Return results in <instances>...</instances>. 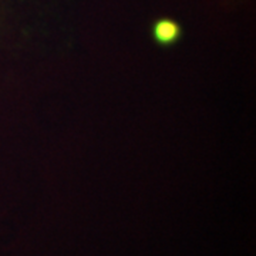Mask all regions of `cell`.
Masks as SVG:
<instances>
[{
	"label": "cell",
	"mask_w": 256,
	"mask_h": 256,
	"mask_svg": "<svg viewBox=\"0 0 256 256\" xmlns=\"http://www.w3.org/2000/svg\"><path fill=\"white\" fill-rule=\"evenodd\" d=\"M176 34V28L171 23H161L156 28V37L161 40H171Z\"/></svg>",
	"instance_id": "obj_1"
}]
</instances>
